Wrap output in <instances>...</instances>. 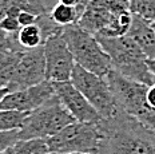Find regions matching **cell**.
<instances>
[{
  "mask_svg": "<svg viewBox=\"0 0 155 154\" xmlns=\"http://www.w3.org/2000/svg\"><path fill=\"white\" fill-rule=\"evenodd\" d=\"M132 18L128 0H91L78 24L92 35L115 38L128 32Z\"/></svg>",
  "mask_w": 155,
  "mask_h": 154,
  "instance_id": "cell-1",
  "label": "cell"
},
{
  "mask_svg": "<svg viewBox=\"0 0 155 154\" xmlns=\"http://www.w3.org/2000/svg\"><path fill=\"white\" fill-rule=\"evenodd\" d=\"M103 50L108 54L112 63V69L124 75L131 81L153 86L155 83V75L147 66L148 58L135 40L127 34L123 36H102L95 35Z\"/></svg>",
  "mask_w": 155,
  "mask_h": 154,
  "instance_id": "cell-2",
  "label": "cell"
},
{
  "mask_svg": "<svg viewBox=\"0 0 155 154\" xmlns=\"http://www.w3.org/2000/svg\"><path fill=\"white\" fill-rule=\"evenodd\" d=\"M118 107L127 115H131L142 126L155 136V107L147 102L150 86L131 81L112 69L106 76Z\"/></svg>",
  "mask_w": 155,
  "mask_h": 154,
  "instance_id": "cell-3",
  "label": "cell"
},
{
  "mask_svg": "<svg viewBox=\"0 0 155 154\" xmlns=\"http://www.w3.org/2000/svg\"><path fill=\"white\" fill-rule=\"evenodd\" d=\"M63 38L68 44L76 65L101 76H107L112 70L111 59L96 36L83 30L79 24L63 27Z\"/></svg>",
  "mask_w": 155,
  "mask_h": 154,
  "instance_id": "cell-4",
  "label": "cell"
},
{
  "mask_svg": "<svg viewBox=\"0 0 155 154\" xmlns=\"http://www.w3.org/2000/svg\"><path fill=\"white\" fill-rule=\"evenodd\" d=\"M75 121L55 94L43 106L27 115L23 127L19 130V137L20 139H47Z\"/></svg>",
  "mask_w": 155,
  "mask_h": 154,
  "instance_id": "cell-5",
  "label": "cell"
},
{
  "mask_svg": "<svg viewBox=\"0 0 155 154\" xmlns=\"http://www.w3.org/2000/svg\"><path fill=\"white\" fill-rule=\"evenodd\" d=\"M102 127L98 123H84L75 121L58 134L47 138L50 153H90L99 154L102 143Z\"/></svg>",
  "mask_w": 155,
  "mask_h": 154,
  "instance_id": "cell-6",
  "label": "cell"
},
{
  "mask_svg": "<svg viewBox=\"0 0 155 154\" xmlns=\"http://www.w3.org/2000/svg\"><path fill=\"white\" fill-rule=\"evenodd\" d=\"M71 83L98 110L103 119H108L118 114V103H116L106 76L96 75L83 69L82 66L75 65L72 75H71Z\"/></svg>",
  "mask_w": 155,
  "mask_h": 154,
  "instance_id": "cell-7",
  "label": "cell"
},
{
  "mask_svg": "<svg viewBox=\"0 0 155 154\" xmlns=\"http://www.w3.org/2000/svg\"><path fill=\"white\" fill-rule=\"evenodd\" d=\"M46 58V79L50 82L71 81L75 59L68 49V44L63 38V31L48 38L44 43Z\"/></svg>",
  "mask_w": 155,
  "mask_h": 154,
  "instance_id": "cell-8",
  "label": "cell"
},
{
  "mask_svg": "<svg viewBox=\"0 0 155 154\" xmlns=\"http://www.w3.org/2000/svg\"><path fill=\"white\" fill-rule=\"evenodd\" d=\"M46 79V58L44 47L24 50L15 69L12 81L8 86L9 92L36 86Z\"/></svg>",
  "mask_w": 155,
  "mask_h": 154,
  "instance_id": "cell-9",
  "label": "cell"
},
{
  "mask_svg": "<svg viewBox=\"0 0 155 154\" xmlns=\"http://www.w3.org/2000/svg\"><path fill=\"white\" fill-rule=\"evenodd\" d=\"M52 86L56 97L78 122L98 123L103 119L98 110L87 101V98L71 83V81L52 82Z\"/></svg>",
  "mask_w": 155,
  "mask_h": 154,
  "instance_id": "cell-10",
  "label": "cell"
},
{
  "mask_svg": "<svg viewBox=\"0 0 155 154\" xmlns=\"http://www.w3.org/2000/svg\"><path fill=\"white\" fill-rule=\"evenodd\" d=\"M54 95L55 90L52 82L44 81L28 89L8 92L0 101V110H18L31 113L50 101Z\"/></svg>",
  "mask_w": 155,
  "mask_h": 154,
  "instance_id": "cell-11",
  "label": "cell"
},
{
  "mask_svg": "<svg viewBox=\"0 0 155 154\" xmlns=\"http://www.w3.org/2000/svg\"><path fill=\"white\" fill-rule=\"evenodd\" d=\"M127 35L135 40L148 59H155V31L150 22L134 15Z\"/></svg>",
  "mask_w": 155,
  "mask_h": 154,
  "instance_id": "cell-12",
  "label": "cell"
},
{
  "mask_svg": "<svg viewBox=\"0 0 155 154\" xmlns=\"http://www.w3.org/2000/svg\"><path fill=\"white\" fill-rule=\"evenodd\" d=\"M120 154H155V136L146 127L132 134Z\"/></svg>",
  "mask_w": 155,
  "mask_h": 154,
  "instance_id": "cell-13",
  "label": "cell"
},
{
  "mask_svg": "<svg viewBox=\"0 0 155 154\" xmlns=\"http://www.w3.org/2000/svg\"><path fill=\"white\" fill-rule=\"evenodd\" d=\"M0 154H50L46 139H19Z\"/></svg>",
  "mask_w": 155,
  "mask_h": 154,
  "instance_id": "cell-14",
  "label": "cell"
},
{
  "mask_svg": "<svg viewBox=\"0 0 155 154\" xmlns=\"http://www.w3.org/2000/svg\"><path fill=\"white\" fill-rule=\"evenodd\" d=\"M18 42L21 46V49L32 50V49H38V47L44 46L46 39H44L41 28L35 23V24H30V25H24V27H21L20 30H19Z\"/></svg>",
  "mask_w": 155,
  "mask_h": 154,
  "instance_id": "cell-15",
  "label": "cell"
},
{
  "mask_svg": "<svg viewBox=\"0 0 155 154\" xmlns=\"http://www.w3.org/2000/svg\"><path fill=\"white\" fill-rule=\"evenodd\" d=\"M23 51H8L0 54V87L8 89Z\"/></svg>",
  "mask_w": 155,
  "mask_h": 154,
  "instance_id": "cell-16",
  "label": "cell"
},
{
  "mask_svg": "<svg viewBox=\"0 0 155 154\" xmlns=\"http://www.w3.org/2000/svg\"><path fill=\"white\" fill-rule=\"evenodd\" d=\"M50 14L54 20L59 25H62V27L71 25V24H78L83 15L76 7L66 5V4H62V3H58L55 7L51 8Z\"/></svg>",
  "mask_w": 155,
  "mask_h": 154,
  "instance_id": "cell-17",
  "label": "cell"
},
{
  "mask_svg": "<svg viewBox=\"0 0 155 154\" xmlns=\"http://www.w3.org/2000/svg\"><path fill=\"white\" fill-rule=\"evenodd\" d=\"M30 113L18 110H0V131L20 130Z\"/></svg>",
  "mask_w": 155,
  "mask_h": 154,
  "instance_id": "cell-18",
  "label": "cell"
},
{
  "mask_svg": "<svg viewBox=\"0 0 155 154\" xmlns=\"http://www.w3.org/2000/svg\"><path fill=\"white\" fill-rule=\"evenodd\" d=\"M130 11L134 15L146 19L150 23L155 22V0H128Z\"/></svg>",
  "mask_w": 155,
  "mask_h": 154,
  "instance_id": "cell-19",
  "label": "cell"
},
{
  "mask_svg": "<svg viewBox=\"0 0 155 154\" xmlns=\"http://www.w3.org/2000/svg\"><path fill=\"white\" fill-rule=\"evenodd\" d=\"M18 42V34H9L0 27V54L8 51H23Z\"/></svg>",
  "mask_w": 155,
  "mask_h": 154,
  "instance_id": "cell-20",
  "label": "cell"
},
{
  "mask_svg": "<svg viewBox=\"0 0 155 154\" xmlns=\"http://www.w3.org/2000/svg\"><path fill=\"white\" fill-rule=\"evenodd\" d=\"M20 139L19 137V130L14 131H0V153L12 146L15 142Z\"/></svg>",
  "mask_w": 155,
  "mask_h": 154,
  "instance_id": "cell-21",
  "label": "cell"
},
{
  "mask_svg": "<svg viewBox=\"0 0 155 154\" xmlns=\"http://www.w3.org/2000/svg\"><path fill=\"white\" fill-rule=\"evenodd\" d=\"M0 27H2L3 30H5L7 32H9V34H18L19 30L21 28V25H20V23H19L18 18L7 15L5 18H3L2 20H0Z\"/></svg>",
  "mask_w": 155,
  "mask_h": 154,
  "instance_id": "cell-22",
  "label": "cell"
},
{
  "mask_svg": "<svg viewBox=\"0 0 155 154\" xmlns=\"http://www.w3.org/2000/svg\"><path fill=\"white\" fill-rule=\"evenodd\" d=\"M18 20L19 23H20L21 27H24V25H30V24H35L38 20V16L34 14H31V12H27V11H21L20 14H19L18 16Z\"/></svg>",
  "mask_w": 155,
  "mask_h": 154,
  "instance_id": "cell-23",
  "label": "cell"
},
{
  "mask_svg": "<svg viewBox=\"0 0 155 154\" xmlns=\"http://www.w3.org/2000/svg\"><path fill=\"white\" fill-rule=\"evenodd\" d=\"M90 2H91V0H59V3H62V4L76 7L82 14L86 11V8H87V5L90 4Z\"/></svg>",
  "mask_w": 155,
  "mask_h": 154,
  "instance_id": "cell-24",
  "label": "cell"
},
{
  "mask_svg": "<svg viewBox=\"0 0 155 154\" xmlns=\"http://www.w3.org/2000/svg\"><path fill=\"white\" fill-rule=\"evenodd\" d=\"M15 0H0V20L5 18L14 8Z\"/></svg>",
  "mask_w": 155,
  "mask_h": 154,
  "instance_id": "cell-25",
  "label": "cell"
},
{
  "mask_svg": "<svg viewBox=\"0 0 155 154\" xmlns=\"http://www.w3.org/2000/svg\"><path fill=\"white\" fill-rule=\"evenodd\" d=\"M147 102L150 103V106L155 107V83L153 86L148 87V91H147Z\"/></svg>",
  "mask_w": 155,
  "mask_h": 154,
  "instance_id": "cell-26",
  "label": "cell"
},
{
  "mask_svg": "<svg viewBox=\"0 0 155 154\" xmlns=\"http://www.w3.org/2000/svg\"><path fill=\"white\" fill-rule=\"evenodd\" d=\"M147 66H148V69H150V71L155 75V59H148L147 60Z\"/></svg>",
  "mask_w": 155,
  "mask_h": 154,
  "instance_id": "cell-27",
  "label": "cell"
},
{
  "mask_svg": "<svg viewBox=\"0 0 155 154\" xmlns=\"http://www.w3.org/2000/svg\"><path fill=\"white\" fill-rule=\"evenodd\" d=\"M8 92H9V90L7 87H0V101H2V99L4 98Z\"/></svg>",
  "mask_w": 155,
  "mask_h": 154,
  "instance_id": "cell-28",
  "label": "cell"
},
{
  "mask_svg": "<svg viewBox=\"0 0 155 154\" xmlns=\"http://www.w3.org/2000/svg\"><path fill=\"white\" fill-rule=\"evenodd\" d=\"M50 154H90V153H55V152H51Z\"/></svg>",
  "mask_w": 155,
  "mask_h": 154,
  "instance_id": "cell-29",
  "label": "cell"
},
{
  "mask_svg": "<svg viewBox=\"0 0 155 154\" xmlns=\"http://www.w3.org/2000/svg\"><path fill=\"white\" fill-rule=\"evenodd\" d=\"M151 25H153V28H154V31H155V22H154V23H151Z\"/></svg>",
  "mask_w": 155,
  "mask_h": 154,
  "instance_id": "cell-30",
  "label": "cell"
}]
</instances>
